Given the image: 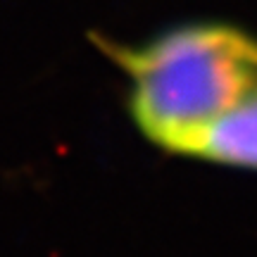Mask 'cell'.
<instances>
[{
	"instance_id": "obj_1",
	"label": "cell",
	"mask_w": 257,
	"mask_h": 257,
	"mask_svg": "<svg viewBox=\"0 0 257 257\" xmlns=\"http://www.w3.org/2000/svg\"><path fill=\"white\" fill-rule=\"evenodd\" d=\"M98 43L131 76L138 128L172 153L257 95V41L238 29L184 27L138 48Z\"/></svg>"
},
{
	"instance_id": "obj_2",
	"label": "cell",
	"mask_w": 257,
	"mask_h": 257,
	"mask_svg": "<svg viewBox=\"0 0 257 257\" xmlns=\"http://www.w3.org/2000/svg\"><path fill=\"white\" fill-rule=\"evenodd\" d=\"M176 153L257 169V95L184 138Z\"/></svg>"
}]
</instances>
